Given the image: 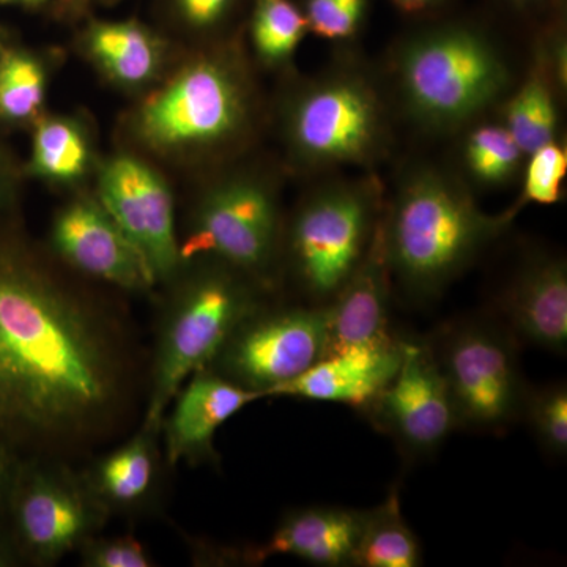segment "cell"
Listing matches in <instances>:
<instances>
[{
    "mask_svg": "<svg viewBox=\"0 0 567 567\" xmlns=\"http://www.w3.org/2000/svg\"><path fill=\"white\" fill-rule=\"evenodd\" d=\"M110 391L102 346L81 312L40 279L0 271V415L63 427L91 416Z\"/></svg>",
    "mask_w": 567,
    "mask_h": 567,
    "instance_id": "cell-1",
    "label": "cell"
},
{
    "mask_svg": "<svg viewBox=\"0 0 567 567\" xmlns=\"http://www.w3.org/2000/svg\"><path fill=\"white\" fill-rule=\"evenodd\" d=\"M55 249L85 274L125 287L155 284L151 268L99 199L80 197L55 216Z\"/></svg>",
    "mask_w": 567,
    "mask_h": 567,
    "instance_id": "cell-13",
    "label": "cell"
},
{
    "mask_svg": "<svg viewBox=\"0 0 567 567\" xmlns=\"http://www.w3.org/2000/svg\"><path fill=\"white\" fill-rule=\"evenodd\" d=\"M399 9L409 11V13H416V11L427 10L429 7L435 6L439 0H393Z\"/></svg>",
    "mask_w": 567,
    "mask_h": 567,
    "instance_id": "cell-33",
    "label": "cell"
},
{
    "mask_svg": "<svg viewBox=\"0 0 567 567\" xmlns=\"http://www.w3.org/2000/svg\"><path fill=\"white\" fill-rule=\"evenodd\" d=\"M364 511L346 507H306L284 518L256 559L292 555L322 567L353 566L363 529Z\"/></svg>",
    "mask_w": 567,
    "mask_h": 567,
    "instance_id": "cell-18",
    "label": "cell"
},
{
    "mask_svg": "<svg viewBox=\"0 0 567 567\" xmlns=\"http://www.w3.org/2000/svg\"><path fill=\"white\" fill-rule=\"evenodd\" d=\"M423 565L421 546L401 511L399 492L382 505L364 511L363 529L354 554V567H417Z\"/></svg>",
    "mask_w": 567,
    "mask_h": 567,
    "instance_id": "cell-22",
    "label": "cell"
},
{
    "mask_svg": "<svg viewBox=\"0 0 567 567\" xmlns=\"http://www.w3.org/2000/svg\"><path fill=\"white\" fill-rule=\"evenodd\" d=\"M365 0H308L306 21L309 31L324 40L350 39L360 28Z\"/></svg>",
    "mask_w": 567,
    "mask_h": 567,
    "instance_id": "cell-30",
    "label": "cell"
},
{
    "mask_svg": "<svg viewBox=\"0 0 567 567\" xmlns=\"http://www.w3.org/2000/svg\"><path fill=\"white\" fill-rule=\"evenodd\" d=\"M427 342L458 425L498 432L522 415L528 388L516 338L506 327L486 319L461 320Z\"/></svg>",
    "mask_w": 567,
    "mask_h": 567,
    "instance_id": "cell-4",
    "label": "cell"
},
{
    "mask_svg": "<svg viewBox=\"0 0 567 567\" xmlns=\"http://www.w3.org/2000/svg\"><path fill=\"white\" fill-rule=\"evenodd\" d=\"M499 311L514 338L554 353L567 347V267L563 257L529 259L503 293Z\"/></svg>",
    "mask_w": 567,
    "mask_h": 567,
    "instance_id": "cell-16",
    "label": "cell"
},
{
    "mask_svg": "<svg viewBox=\"0 0 567 567\" xmlns=\"http://www.w3.org/2000/svg\"><path fill=\"white\" fill-rule=\"evenodd\" d=\"M364 410L413 458L434 454L458 427L445 379L425 341H404L398 374Z\"/></svg>",
    "mask_w": 567,
    "mask_h": 567,
    "instance_id": "cell-11",
    "label": "cell"
},
{
    "mask_svg": "<svg viewBox=\"0 0 567 567\" xmlns=\"http://www.w3.org/2000/svg\"><path fill=\"white\" fill-rule=\"evenodd\" d=\"M2 193H3V178H2V175H0V197H2Z\"/></svg>",
    "mask_w": 567,
    "mask_h": 567,
    "instance_id": "cell-35",
    "label": "cell"
},
{
    "mask_svg": "<svg viewBox=\"0 0 567 567\" xmlns=\"http://www.w3.org/2000/svg\"><path fill=\"white\" fill-rule=\"evenodd\" d=\"M89 565L93 567H147L151 566L144 548L136 540L115 539L100 544L91 551Z\"/></svg>",
    "mask_w": 567,
    "mask_h": 567,
    "instance_id": "cell-31",
    "label": "cell"
},
{
    "mask_svg": "<svg viewBox=\"0 0 567 567\" xmlns=\"http://www.w3.org/2000/svg\"><path fill=\"white\" fill-rule=\"evenodd\" d=\"M522 415L527 416L533 434L551 457L565 458L567 453L566 383L527 391Z\"/></svg>",
    "mask_w": 567,
    "mask_h": 567,
    "instance_id": "cell-27",
    "label": "cell"
},
{
    "mask_svg": "<svg viewBox=\"0 0 567 567\" xmlns=\"http://www.w3.org/2000/svg\"><path fill=\"white\" fill-rule=\"evenodd\" d=\"M286 132L295 158L309 169L364 164L385 144V111L364 78L331 74L295 96Z\"/></svg>",
    "mask_w": 567,
    "mask_h": 567,
    "instance_id": "cell-7",
    "label": "cell"
},
{
    "mask_svg": "<svg viewBox=\"0 0 567 567\" xmlns=\"http://www.w3.org/2000/svg\"><path fill=\"white\" fill-rule=\"evenodd\" d=\"M327 306L293 308L246 317L216 354L223 377L264 398L274 388L305 374L323 357Z\"/></svg>",
    "mask_w": 567,
    "mask_h": 567,
    "instance_id": "cell-9",
    "label": "cell"
},
{
    "mask_svg": "<svg viewBox=\"0 0 567 567\" xmlns=\"http://www.w3.org/2000/svg\"><path fill=\"white\" fill-rule=\"evenodd\" d=\"M91 147L80 123L66 117L44 118L33 134L31 171L55 183L80 181L87 173Z\"/></svg>",
    "mask_w": 567,
    "mask_h": 567,
    "instance_id": "cell-23",
    "label": "cell"
},
{
    "mask_svg": "<svg viewBox=\"0 0 567 567\" xmlns=\"http://www.w3.org/2000/svg\"><path fill=\"white\" fill-rule=\"evenodd\" d=\"M404 339L347 347L324 354L305 374L268 391L267 398L333 402L364 410L398 374Z\"/></svg>",
    "mask_w": 567,
    "mask_h": 567,
    "instance_id": "cell-14",
    "label": "cell"
},
{
    "mask_svg": "<svg viewBox=\"0 0 567 567\" xmlns=\"http://www.w3.org/2000/svg\"><path fill=\"white\" fill-rule=\"evenodd\" d=\"M511 221L507 213L486 215L443 171L416 167L383 219L391 279L410 300H435Z\"/></svg>",
    "mask_w": 567,
    "mask_h": 567,
    "instance_id": "cell-2",
    "label": "cell"
},
{
    "mask_svg": "<svg viewBox=\"0 0 567 567\" xmlns=\"http://www.w3.org/2000/svg\"><path fill=\"white\" fill-rule=\"evenodd\" d=\"M47 2V0H0V3H9V6H41V3Z\"/></svg>",
    "mask_w": 567,
    "mask_h": 567,
    "instance_id": "cell-34",
    "label": "cell"
},
{
    "mask_svg": "<svg viewBox=\"0 0 567 567\" xmlns=\"http://www.w3.org/2000/svg\"><path fill=\"white\" fill-rule=\"evenodd\" d=\"M183 20L193 28H210L216 24L233 0H177Z\"/></svg>",
    "mask_w": 567,
    "mask_h": 567,
    "instance_id": "cell-32",
    "label": "cell"
},
{
    "mask_svg": "<svg viewBox=\"0 0 567 567\" xmlns=\"http://www.w3.org/2000/svg\"><path fill=\"white\" fill-rule=\"evenodd\" d=\"M47 73L43 65L25 52H10L0 59V117L24 122L43 106Z\"/></svg>",
    "mask_w": 567,
    "mask_h": 567,
    "instance_id": "cell-26",
    "label": "cell"
},
{
    "mask_svg": "<svg viewBox=\"0 0 567 567\" xmlns=\"http://www.w3.org/2000/svg\"><path fill=\"white\" fill-rule=\"evenodd\" d=\"M391 279L383 218L377 223L363 260L342 289L327 303L328 338L324 354L347 347L374 344L394 338L390 330Z\"/></svg>",
    "mask_w": 567,
    "mask_h": 567,
    "instance_id": "cell-15",
    "label": "cell"
},
{
    "mask_svg": "<svg viewBox=\"0 0 567 567\" xmlns=\"http://www.w3.org/2000/svg\"><path fill=\"white\" fill-rule=\"evenodd\" d=\"M85 47L93 62L118 84L144 85L162 70V43L134 21L95 22L85 35Z\"/></svg>",
    "mask_w": 567,
    "mask_h": 567,
    "instance_id": "cell-19",
    "label": "cell"
},
{
    "mask_svg": "<svg viewBox=\"0 0 567 567\" xmlns=\"http://www.w3.org/2000/svg\"><path fill=\"white\" fill-rule=\"evenodd\" d=\"M249 117L244 76L221 59H199L141 107L136 130L153 151H204L234 141Z\"/></svg>",
    "mask_w": 567,
    "mask_h": 567,
    "instance_id": "cell-5",
    "label": "cell"
},
{
    "mask_svg": "<svg viewBox=\"0 0 567 567\" xmlns=\"http://www.w3.org/2000/svg\"><path fill=\"white\" fill-rule=\"evenodd\" d=\"M152 475L151 451L142 439L112 454L100 470L104 492L117 502L141 498L151 487Z\"/></svg>",
    "mask_w": 567,
    "mask_h": 567,
    "instance_id": "cell-29",
    "label": "cell"
},
{
    "mask_svg": "<svg viewBox=\"0 0 567 567\" xmlns=\"http://www.w3.org/2000/svg\"><path fill=\"white\" fill-rule=\"evenodd\" d=\"M260 391L230 382L226 377L196 372L189 385L175 395L173 415L167 423V451L171 462L210 453L213 436L241 409L262 399Z\"/></svg>",
    "mask_w": 567,
    "mask_h": 567,
    "instance_id": "cell-17",
    "label": "cell"
},
{
    "mask_svg": "<svg viewBox=\"0 0 567 567\" xmlns=\"http://www.w3.org/2000/svg\"><path fill=\"white\" fill-rule=\"evenodd\" d=\"M308 31L303 11L290 0H256L252 44L257 55L268 65L292 58Z\"/></svg>",
    "mask_w": 567,
    "mask_h": 567,
    "instance_id": "cell-24",
    "label": "cell"
},
{
    "mask_svg": "<svg viewBox=\"0 0 567 567\" xmlns=\"http://www.w3.org/2000/svg\"><path fill=\"white\" fill-rule=\"evenodd\" d=\"M379 219L372 182L323 186L301 204L290 229V256L312 300H333L363 260Z\"/></svg>",
    "mask_w": 567,
    "mask_h": 567,
    "instance_id": "cell-6",
    "label": "cell"
},
{
    "mask_svg": "<svg viewBox=\"0 0 567 567\" xmlns=\"http://www.w3.org/2000/svg\"><path fill=\"white\" fill-rule=\"evenodd\" d=\"M555 87L557 82L546 55L543 50L536 51L527 80L506 104L503 123L524 152L525 158L548 142L557 141L558 110Z\"/></svg>",
    "mask_w": 567,
    "mask_h": 567,
    "instance_id": "cell-21",
    "label": "cell"
},
{
    "mask_svg": "<svg viewBox=\"0 0 567 567\" xmlns=\"http://www.w3.org/2000/svg\"><path fill=\"white\" fill-rule=\"evenodd\" d=\"M406 111L432 130H454L488 110L509 84L502 52L483 33L451 25L413 37L395 54Z\"/></svg>",
    "mask_w": 567,
    "mask_h": 567,
    "instance_id": "cell-3",
    "label": "cell"
},
{
    "mask_svg": "<svg viewBox=\"0 0 567 567\" xmlns=\"http://www.w3.org/2000/svg\"><path fill=\"white\" fill-rule=\"evenodd\" d=\"M524 192L507 215L511 218L527 204L554 205L561 200V185L567 173V151L557 141L548 142L527 156Z\"/></svg>",
    "mask_w": 567,
    "mask_h": 567,
    "instance_id": "cell-28",
    "label": "cell"
},
{
    "mask_svg": "<svg viewBox=\"0 0 567 567\" xmlns=\"http://www.w3.org/2000/svg\"><path fill=\"white\" fill-rule=\"evenodd\" d=\"M524 152L505 125L477 126L466 136L464 162L481 186H499L517 174Z\"/></svg>",
    "mask_w": 567,
    "mask_h": 567,
    "instance_id": "cell-25",
    "label": "cell"
},
{
    "mask_svg": "<svg viewBox=\"0 0 567 567\" xmlns=\"http://www.w3.org/2000/svg\"><path fill=\"white\" fill-rule=\"evenodd\" d=\"M99 200L144 257L155 281L174 274L181 245L173 194L162 175L134 156H114L100 169Z\"/></svg>",
    "mask_w": 567,
    "mask_h": 567,
    "instance_id": "cell-12",
    "label": "cell"
},
{
    "mask_svg": "<svg viewBox=\"0 0 567 567\" xmlns=\"http://www.w3.org/2000/svg\"><path fill=\"white\" fill-rule=\"evenodd\" d=\"M20 524L31 547L52 558L65 554L80 540L87 527V516L76 496L39 481L22 499Z\"/></svg>",
    "mask_w": 567,
    "mask_h": 567,
    "instance_id": "cell-20",
    "label": "cell"
},
{
    "mask_svg": "<svg viewBox=\"0 0 567 567\" xmlns=\"http://www.w3.org/2000/svg\"><path fill=\"white\" fill-rule=\"evenodd\" d=\"M278 238L275 194L254 177L219 183L204 197L182 259L216 256L235 270L257 274L274 257Z\"/></svg>",
    "mask_w": 567,
    "mask_h": 567,
    "instance_id": "cell-10",
    "label": "cell"
},
{
    "mask_svg": "<svg viewBox=\"0 0 567 567\" xmlns=\"http://www.w3.org/2000/svg\"><path fill=\"white\" fill-rule=\"evenodd\" d=\"M254 312L251 293L229 270L200 276L183 295L164 334L147 412L148 427L162 424L164 410L189 375L215 360L238 324Z\"/></svg>",
    "mask_w": 567,
    "mask_h": 567,
    "instance_id": "cell-8",
    "label": "cell"
}]
</instances>
